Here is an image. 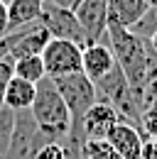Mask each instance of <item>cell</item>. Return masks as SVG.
I'll list each match as a JSON object with an SVG mask.
<instances>
[{"instance_id": "cell-17", "label": "cell", "mask_w": 157, "mask_h": 159, "mask_svg": "<svg viewBox=\"0 0 157 159\" xmlns=\"http://www.w3.org/2000/svg\"><path fill=\"white\" fill-rule=\"evenodd\" d=\"M133 32H135L137 37H142V39H147L150 34H155L157 32V7H150V10L140 17V22L133 27Z\"/></svg>"}, {"instance_id": "cell-24", "label": "cell", "mask_w": 157, "mask_h": 159, "mask_svg": "<svg viewBox=\"0 0 157 159\" xmlns=\"http://www.w3.org/2000/svg\"><path fill=\"white\" fill-rule=\"evenodd\" d=\"M142 2L147 5V10H150V7H157V0H142Z\"/></svg>"}, {"instance_id": "cell-3", "label": "cell", "mask_w": 157, "mask_h": 159, "mask_svg": "<svg viewBox=\"0 0 157 159\" xmlns=\"http://www.w3.org/2000/svg\"><path fill=\"white\" fill-rule=\"evenodd\" d=\"M39 25L52 34V39H66V42L78 44V47H86V34H83L81 25H78L74 10L57 7V5L44 0L42 15H39Z\"/></svg>"}, {"instance_id": "cell-22", "label": "cell", "mask_w": 157, "mask_h": 159, "mask_svg": "<svg viewBox=\"0 0 157 159\" xmlns=\"http://www.w3.org/2000/svg\"><path fill=\"white\" fill-rule=\"evenodd\" d=\"M10 32V22H7V2L0 0V37H5Z\"/></svg>"}, {"instance_id": "cell-21", "label": "cell", "mask_w": 157, "mask_h": 159, "mask_svg": "<svg viewBox=\"0 0 157 159\" xmlns=\"http://www.w3.org/2000/svg\"><path fill=\"white\" fill-rule=\"evenodd\" d=\"M150 105H157V76L150 79L147 86H145V110H147Z\"/></svg>"}, {"instance_id": "cell-14", "label": "cell", "mask_w": 157, "mask_h": 159, "mask_svg": "<svg viewBox=\"0 0 157 159\" xmlns=\"http://www.w3.org/2000/svg\"><path fill=\"white\" fill-rule=\"evenodd\" d=\"M81 159H123L106 139H83L81 142Z\"/></svg>"}, {"instance_id": "cell-16", "label": "cell", "mask_w": 157, "mask_h": 159, "mask_svg": "<svg viewBox=\"0 0 157 159\" xmlns=\"http://www.w3.org/2000/svg\"><path fill=\"white\" fill-rule=\"evenodd\" d=\"M137 132L142 137H157V105H150L147 110H142L137 120Z\"/></svg>"}, {"instance_id": "cell-13", "label": "cell", "mask_w": 157, "mask_h": 159, "mask_svg": "<svg viewBox=\"0 0 157 159\" xmlns=\"http://www.w3.org/2000/svg\"><path fill=\"white\" fill-rule=\"evenodd\" d=\"M12 76H17L22 81H30V83L37 86L42 79H47L42 57H22V59H15L12 61Z\"/></svg>"}, {"instance_id": "cell-9", "label": "cell", "mask_w": 157, "mask_h": 159, "mask_svg": "<svg viewBox=\"0 0 157 159\" xmlns=\"http://www.w3.org/2000/svg\"><path fill=\"white\" fill-rule=\"evenodd\" d=\"M49 39H52V34L39 22L37 25H30V27H22L17 42L12 44V49L7 54V59L15 61V59H22V57H39Z\"/></svg>"}, {"instance_id": "cell-18", "label": "cell", "mask_w": 157, "mask_h": 159, "mask_svg": "<svg viewBox=\"0 0 157 159\" xmlns=\"http://www.w3.org/2000/svg\"><path fill=\"white\" fill-rule=\"evenodd\" d=\"M35 159H66L64 142H44L35 152Z\"/></svg>"}, {"instance_id": "cell-7", "label": "cell", "mask_w": 157, "mask_h": 159, "mask_svg": "<svg viewBox=\"0 0 157 159\" xmlns=\"http://www.w3.org/2000/svg\"><path fill=\"white\" fill-rule=\"evenodd\" d=\"M113 66H116V57H113V52H111L108 44L93 42V44H86V47L81 49V74L88 81L96 83V81L103 79Z\"/></svg>"}, {"instance_id": "cell-6", "label": "cell", "mask_w": 157, "mask_h": 159, "mask_svg": "<svg viewBox=\"0 0 157 159\" xmlns=\"http://www.w3.org/2000/svg\"><path fill=\"white\" fill-rule=\"evenodd\" d=\"M116 122H123L120 115L116 113V108L111 103H103V100H96L86 115L81 120V132H83V139H106V135L111 132V127Z\"/></svg>"}, {"instance_id": "cell-2", "label": "cell", "mask_w": 157, "mask_h": 159, "mask_svg": "<svg viewBox=\"0 0 157 159\" xmlns=\"http://www.w3.org/2000/svg\"><path fill=\"white\" fill-rule=\"evenodd\" d=\"M54 86H57L59 96L64 98L69 113H71V132L66 142L71 144H81L83 142V132H81V120L86 115V110L98 100L96 86L93 81H88L81 71L78 74H64V76H54Z\"/></svg>"}, {"instance_id": "cell-1", "label": "cell", "mask_w": 157, "mask_h": 159, "mask_svg": "<svg viewBox=\"0 0 157 159\" xmlns=\"http://www.w3.org/2000/svg\"><path fill=\"white\" fill-rule=\"evenodd\" d=\"M30 115L49 142H66L71 132V113L49 76L37 83V96L32 100Z\"/></svg>"}, {"instance_id": "cell-8", "label": "cell", "mask_w": 157, "mask_h": 159, "mask_svg": "<svg viewBox=\"0 0 157 159\" xmlns=\"http://www.w3.org/2000/svg\"><path fill=\"white\" fill-rule=\"evenodd\" d=\"M106 142L116 149L123 159H140L142 152V135L130 122H116L111 132L106 135Z\"/></svg>"}, {"instance_id": "cell-19", "label": "cell", "mask_w": 157, "mask_h": 159, "mask_svg": "<svg viewBox=\"0 0 157 159\" xmlns=\"http://www.w3.org/2000/svg\"><path fill=\"white\" fill-rule=\"evenodd\" d=\"M12 79V61L2 59L0 61V108H2V98H5V88H7V81Z\"/></svg>"}, {"instance_id": "cell-10", "label": "cell", "mask_w": 157, "mask_h": 159, "mask_svg": "<svg viewBox=\"0 0 157 159\" xmlns=\"http://www.w3.org/2000/svg\"><path fill=\"white\" fill-rule=\"evenodd\" d=\"M145 12L147 5L142 0H108V25L133 30Z\"/></svg>"}, {"instance_id": "cell-11", "label": "cell", "mask_w": 157, "mask_h": 159, "mask_svg": "<svg viewBox=\"0 0 157 159\" xmlns=\"http://www.w3.org/2000/svg\"><path fill=\"white\" fill-rule=\"evenodd\" d=\"M44 0H10L7 2V22H10V32L22 30L30 25H37L42 15Z\"/></svg>"}, {"instance_id": "cell-23", "label": "cell", "mask_w": 157, "mask_h": 159, "mask_svg": "<svg viewBox=\"0 0 157 159\" xmlns=\"http://www.w3.org/2000/svg\"><path fill=\"white\" fill-rule=\"evenodd\" d=\"M76 2H78V0H52V5H57V7H66V10H74Z\"/></svg>"}, {"instance_id": "cell-5", "label": "cell", "mask_w": 157, "mask_h": 159, "mask_svg": "<svg viewBox=\"0 0 157 159\" xmlns=\"http://www.w3.org/2000/svg\"><path fill=\"white\" fill-rule=\"evenodd\" d=\"M74 15L86 34V44L103 42L108 30V0H78Z\"/></svg>"}, {"instance_id": "cell-12", "label": "cell", "mask_w": 157, "mask_h": 159, "mask_svg": "<svg viewBox=\"0 0 157 159\" xmlns=\"http://www.w3.org/2000/svg\"><path fill=\"white\" fill-rule=\"evenodd\" d=\"M35 96H37V86H35V83L22 81V79H17V76H12V79L7 81L2 105H7L10 110H30V108H32Z\"/></svg>"}, {"instance_id": "cell-20", "label": "cell", "mask_w": 157, "mask_h": 159, "mask_svg": "<svg viewBox=\"0 0 157 159\" xmlns=\"http://www.w3.org/2000/svg\"><path fill=\"white\" fill-rule=\"evenodd\" d=\"M140 159H157V137H142Z\"/></svg>"}, {"instance_id": "cell-4", "label": "cell", "mask_w": 157, "mask_h": 159, "mask_svg": "<svg viewBox=\"0 0 157 159\" xmlns=\"http://www.w3.org/2000/svg\"><path fill=\"white\" fill-rule=\"evenodd\" d=\"M81 49L74 42L66 39H49L47 47L42 49V64L49 79L64 76V74H78L81 71Z\"/></svg>"}, {"instance_id": "cell-15", "label": "cell", "mask_w": 157, "mask_h": 159, "mask_svg": "<svg viewBox=\"0 0 157 159\" xmlns=\"http://www.w3.org/2000/svg\"><path fill=\"white\" fill-rule=\"evenodd\" d=\"M12 130H15V110H10L7 105H2V108H0V159L7 152Z\"/></svg>"}]
</instances>
